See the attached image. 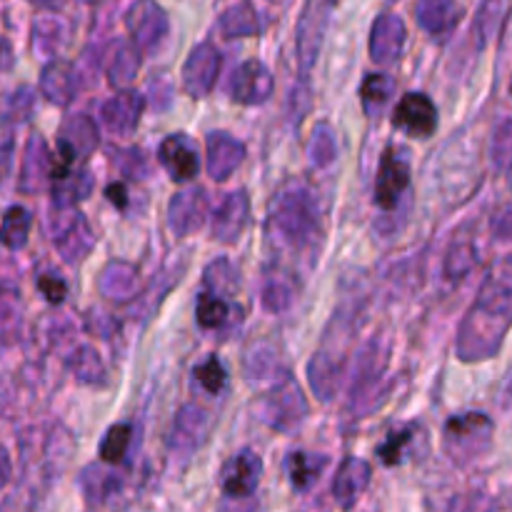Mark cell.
I'll use <instances>...</instances> for the list:
<instances>
[{
    "label": "cell",
    "mask_w": 512,
    "mask_h": 512,
    "mask_svg": "<svg viewBox=\"0 0 512 512\" xmlns=\"http://www.w3.org/2000/svg\"><path fill=\"white\" fill-rule=\"evenodd\" d=\"M512 328V255L498 260L485 275L478 298L465 313L455 338L463 363H480L500 353Z\"/></svg>",
    "instance_id": "cell-1"
},
{
    "label": "cell",
    "mask_w": 512,
    "mask_h": 512,
    "mask_svg": "<svg viewBox=\"0 0 512 512\" xmlns=\"http://www.w3.org/2000/svg\"><path fill=\"white\" fill-rule=\"evenodd\" d=\"M270 225L288 248L305 250L318 240L320 205L318 193L308 183H290L275 195Z\"/></svg>",
    "instance_id": "cell-2"
},
{
    "label": "cell",
    "mask_w": 512,
    "mask_h": 512,
    "mask_svg": "<svg viewBox=\"0 0 512 512\" xmlns=\"http://www.w3.org/2000/svg\"><path fill=\"white\" fill-rule=\"evenodd\" d=\"M495 423L485 413H463L453 415L445 423L443 448L450 460L458 465H468L485 455L493 445Z\"/></svg>",
    "instance_id": "cell-3"
},
{
    "label": "cell",
    "mask_w": 512,
    "mask_h": 512,
    "mask_svg": "<svg viewBox=\"0 0 512 512\" xmlns=\"http://www.w3.org/2000/svg\"><path fill=\"white\" fill-rule=\"evenodd\" d=\"M335 3L338 0H305V8L298 20V30H295V53H298V68L303 80L308 78L310 70L318 63Z\"/></svg>",
    "instance_id": "cell-4"
},
{
    "label": "cell",
    "mask_w": 512,
    "mask_h": 512,
    "mask_svg": "<svg viewBox=\"0 0 512 512\" xmlns=\"http://www.w3.org/2000/svg\"><path fill=\"white\" fill-rule=\"evenodd\" d=\"M100 143L98 125L88 115H70L58 130V155H55L53 178L78 168L85 158L95 153Z\"/></svg>",
    "instance_id": "cell-5"
},
{
    "label": "cell",
    "mask_w": 512,
    "mask_h": 512,
    "mask_svg": "<svg viewBox=\"0 0 512 512\" xmlns=\"http://www.w3.org/2000/svg\"><path fill=\"white\" fill-rule=\"evenodd\" d=\"M305 418H308V400H305L298 380L285 373L265 398L263 420L273 430L288 433V430L298 428Z\"/></svg>",
    "instance_id": "cell-6"
},
{
    "label": "cell",
    "mask_w": 512,
    "mask_h": 512,
    "mask_svg": "<svg viewBox=\"0 0 512 512\" xmlns=\"http://www.w3.org/2000/svg\"><path fill=\"white\" fill-rule=\"evenodd\" d=\"M53 245L68 265H78L93 253L95 233L83 213L58 210L53 220Z\"/></svg>",
    "instance_id": "cell-7"
},
{
    "label": "cell",
    "mask_w": 512,
    "mask_h": 512,
    "mask_svg": "<svg viewBox=\"0 0 512 512\" xmlns=\"http://www.w3.org/2000/svg\"><path fill=\"white\" fill-rule=\"evenodd\" d=\"M125 28H128L130 43L140 53H150L168 38L170 20L155 0H135L125 13Z\"/></svg>",
    "instance_id": "cell-8"
},
{
    "label": "cell",
    "mask_w": 512,
    "mask_h": 512,
    "mask_svg": "<svg viewBox=\"0 0 512 512\" xmlns=\"http://www.w3.org/2000/svg\"><path fill=\"white\" fill-rule=\"evenodd\" d=\"M345 363H348V350L338 348L330 338H325V345L310 358L308 363V380L313 393L323 403H330L340 388V380L345 375Z\"/></svg>",
    "instance_id": "cell-9"
},
{
    "label": "cell",
    "mask_w": 512,
    "mask_h": 512,
    "mask_svg": "<svg viewBox=\"0 0 512 512\" xmlns=\"http://www.w3.org/2000/svg\"><path fill=\"white\" fill-rule=\"evenodd\" d=\"M223 55L213 43H200L190 50L183 65V88L193 98H205L218 83Z\"/></svg>",
    "instance_id": "cell-10"
},
{
    "label": "cell",
    "mask_w": 512,
    "mask_h": 512,
    "mask_svg": "<svg viewBox=\"0 0 512 512\" xmlns=\"http://www.w3.org/2000/svg\"><path fill=\"white\" fill-rule=\"evenodd\" d=\"M275 90L273 73L260 60H245L233 70L228 83V93L240 105H260L270 100Z\"/></svg>",
    "instance_id": "cell-11"
},
{
    "label": "cell",
    "mask_w": 512,
    "mask_h": 512,
    "mask_svg": "<svg viewBox=\"0 0 512 512\" xmlns=\"http://www.w3.org/2000/svg\"><path fill=\"white\" fill-rule=\"evenodd\" d=\"M260 475H263V460L253 450H240L220 473V488L228 498H250L258 490Z\"/></svg>",
    "instance_id": "cell-12"
},
{
    "label": "cell",
    "mask_w": 512,
    "mask_h": 512,
    "mask_svg": "<svg viewBox=\"0 0 512 512\" xmlns=\"http://www.w3.org/2000/svg\"><path fill=\"white\" fill-rule=\"evenodd\" d=\"M208 195L203 188H188L180 190L170 198L168 205V225L178 238L195 233L208 220Z\"/></svg>",
    "instance_id": "cell-13"
},
{
    "label": "cell",
    "mask_w": 512,
    "mask_h": 512,
    "mask_svg": "<svg viewBox=\"0 0 512 512\" xmlns=\"http://www.w3.org/2000/svg\"><path fill=\"white\" fill-rule=\"evenodd\" d=\"M410 185V165L398 150H385L380 158L378 178H375V203L390 210L400 203L403 193Z\"/></svg>",
    "instance_id": "cell-14"
},
{
    "label": "cell",
    "mask_w": 512,
    "mask_h": 512,
    "mask_svg": "<svg viewBox=\"0 0 512 512\" xmlns=\"http://www.w3.org/2000/svg\"><path fill=\"white\" fill-rule=\"evenodd\" d=\"M405 40H408V30H405V23L400 15H378L373 23V30H370V58L378 65L398 63L400 55H403Z\"/></svg>",
    "instance_id": "cell-15"
},
{
    "label": "cell",
    "mask_w": 512,
    "mask_h": 512,
    "mask_svg": "<svg viewBox=\"0 0 512 512\" xmlns=\"http://www.w3.org/2000/svg\"><path fill=\"white\" fill-rule=\"evenodd\" d=\"M145 98L135 90H118L113 98H108L100 108V120L105 128L118 138H128L135 133L140 118H143Z\"/></svg>",
    "instance_id": "cell-16"
},
{
    "label": "cell",
    "mask_w": 512,
    "mask_h": 512,
    "mask_svg": "<svg viewBox=\"0 0 512 512\" xmlns=\"http://www.w3.org/2000/svg\"><path fill=\"white\" fill-rule=\"evenodd\" d=\"M158 160L175 183H190L200 170L198 148L185 133L168 135L158 148Z\"/></svg>",
    "instance_id": "cell-17"
},
{
    "label": "cell",
    "mask_w": 512,
    "mask_h": 512,
    "mask_svg": "<svg viewBox=\"0 0 512 512\" xmlns=\"http://www.w3.org/2000/svg\"><path fill=\"white\" fill-rule=\"evenodd\" d=\"M393 125L418 138H430L438 130V108L425 93H408L395 108Z\"/></svg>",
    "instance_id": "cell-18"
},
{
    "label": "cell",
    "mask_w": 512,
    "mask_h": 512,
    "mask_svg": "<svg viewBox=\"0 0 512 512\" xmlns=\"http://www.w3.org/2000/svg\"><path fill=\"white\" fill-rule=\"evenodd\" d=\"M53 165H55V158L53 153H50L45 138L43 135L33 133L23 150L18 188L23 190V193H38V190H43L45 183L53 180Z\"/></svg>",
    "instance_id": "cell-19"
},
{
    "label": "cell",
    "mask_w": 512,
    "mask_h": 512,
    "mask_svg": "<svg viewBox=\"0 0 512 512\" xmlns=\"http://www.w3.org/2000/svg\"><path fill=\"white\" fill-rule=\"evenodd\" d=\"M210 425H213V420H210L208 410L193 403L183 405L178 415H175L173 430H170V448L183 455L193 453V450H198L205 443Z\"/></svg>",
    "instance_id": "cell-20"
},
{
    "label": "cell",
    "mask_w": 512,
    "mask_h": 512,
    "mask_svg": "<svg viewBox=\"0 0 512 512\" xmlns=\"http://www.w3.org/2000/svg\"><path fill=\"white\" fill-rule=\"evenodd\" d=\"M205 148H208V153H205V158H208L205 160V168H208L210 178L218 180V183L228 180L245 160V145L230 133H223V130L210 133L208 140H205Z\"/></svg>",
    "instance_id": "cell-21"
},
{
    "label": "cell",
    "mask_w": 512,
    "mask_h": 512,
    "mask_svg": "<svg viewBox=\"0 0 512 512\" xmlns=\"http://www.w3.org/2000/svg\"><path fill=\"white\" fill-rule=\"evenodd\" d=\"M390 350L383 340H370L358 355V370H355L353 388H350V403L358 405V400L365 398V393L375 390V385L383 380L385 368H388Z\"/></svg>",
    "instance_id": "cell-22"
},
{
    "label": "cell",
    "mask_w": 512,
    "mask_h": 512,
    "mask_svg": "<svg viewBox=\"0 0 512 512\" xmlns=\"http://www.w3.org/2000/svg\"><path fill=\"white\" fill-rule=\"evenodd\" d=\"M370 478H373V468H370L368 460L348 455V458L340 463L338 473H335V480H333L335 503H338L343 510L353 508V505L360 500V495L368 490Z\"/></svg>",
    "instance_id": "cell-23"
},
{
    "label": "cell",
    "mask_w": 512,
    "mask_h": 512,
    "mask_svg": "<svg viewBox=\"0 0 512 512\" xmlns=\"http://www.w3.org/2000/svg\"><path fill=\"white\" fill-rule=\"evenodd\" d=\"M78 90L80 75L78 70H75V65L68 63V60H50L43 68V73H40V93H43V98L48 100V103L65 108V105L73 103Z\"/></svg>",
    "instance_id": "cell-24"
},
{
    "label": "cell",
    "mask_w": 512,
    "mask_h": 512,
    "mask_svg": "<svg viewBox=\"0 0 512 512\" xmlns=\"http://www.w3.org/2000/svg\"><path fill=\"white\" fill-rule=\"evenodd\" d=\"M250 223L248 190H235L218 208L213 220V238L220 243H235Z\"/></svg>",
    "instance_id": "cell-25"
},
{
    "label": "cell",
    "mask_w": 512,
    "mask_h": 512,
    "mask_svg": "<svg viewBox=\"0 0 512 512\" xmlns=\"http://www.w3.org/2000/svg\"><path fill=\"white\" fill-rule=\"evenodd\" d=\"M98 290L115 303H130L140 295V270L128 260H113L100 273Z\"/></svg>",
    "instance_id": "cell-26"
},
{
    "label": "cell",
    "mask_w": 512,
    "mask_h": 512,
    "mask_svg": "<svg viewBox=\"0 0 512 512\" xmlns=\"http://www.w3.org/2000/svg\"><path fill=\"white\" fill-rule=\"evenodd\" d=\"M460 18H463V8L458 0H418L415 5V20L433 38H448L458 28Z\"/></svg>",
    "instance_id": "cell-27"
},
{
    "label": "cell",
    "mask_w": 512,
    "mask_h": 512,
    "mask_svg": "<svg viewBox=\"0 0 512 512\" xmlns=\"http://www.w3.org/2000/svg\"><path fill=\"white\" fill-rule=\"evenodd\" d=\"M300 293L298 278H295L290 270L285 268H273L263 280V288H260V303L268 313H288L295 305Z\"/></svg>",
    "instance_id": "cell-28"
},
{
    "label": "cell",
    "mask_w": 512,
    "mask_h": 512,
    "mask_svg": "<svg viewBox=\"0 0 512 512\" xmlns=\"http://www.w3.org/2000/svg\"><path fill=\"white\" fill-rule=\"evenodd\" d=\"M510 15V0H478V10L473 18L475 48L483 50L493 43L503 30Z\"/></svg>",
    "instance_id": "cell-29"
},
{
    "label": "cell",
    "mask_w": 512,
    "mask_h": 512,
    "mask_svg": "<svg viewBox=\"0 0 512 512\" xmlns=\"http://www.w3.org/2000/svg\"><path fill=\"white\" fill-rule=\"evenodd\" d=\"M53 185V205L58 210H75L80 200L93 193V175L85 168H73L50 180Z\"/></svg>",
    "instance_id": "cell-30"
},
{
    "label": "cell",
    "mask_w": 512,
    "mask_h": 512,
    "mask_svg": "<svg viewBox=\"0 0 512 512\" xmlns=\"http://www.w3.org/2000/svg\"><path fill=\"white\" fill-rule=\"evenodd\" d=\"M140 63H143V53L133 43H120L108 63V83L113 88L128 90V85L138 78Z\"/></svg>",
    "instance_id": "cell-31"
},
{
    "label": "cell",
    "mask_w": 512,
    "mask_h": 512,
    "mask_svg": "<svg viewBox=\"0 0 512 512\" xmlns=\"http://www.w3.org/2000/svg\"><path fill=\"white\" fill-rule=\"evenodd\" d=\"M68 370L75 375V380L85 385H105L108 370H105L103 358L90 345H78L68 358Z\"/></svg>",
    "instance_id": "cell-32"
},
{
    "label": "cell",
    "mask_w": 512,
    "mask_h": 512,
    "mask_svg": "<svg viewBox=\"0 0 512 512\" xmlns=\"http://www.w3.org/2000/svg\"><path fill=\"white\" fill-rule=\"evenodd\" d=\"M30 225H33V215L25 210L23 205H10L0 223V243L8 250H23L28 245Z\"/></svg>",
    "instance_id": "cell-33"
},
{
    "label": "cell",
    "mask_w": 512,
    "mask_h": 512,
    "mask_svg": "<svg viewBox=\"0 0 512 512\" xmlns=\"http://www.w3.org/2000/svg\"><path fill=\"white\" fill-rule=\"evenodd\" d=\"M218 28L225 38H248V35L260 33V18L253 5L240 3L225 10L218 20Z\"/></svg>",
    "instance_id": "cell-34"
},
{
    "label": "cell",
    "mask_w": 512,
    "mask_h": 512,
    "mask_svg": "<svg viewBox=\"0 0 512 512\" xmlns=\"http://www.w3.org/2000/svg\"><path fill=\"white\" fill-rule=\"evenodd\" d=\"M325 465H328V458H325V455H310V453H303V450L290 453L288 473H290V483H293V488L308 490L310 485L320 478Z\"/></svg>",
    "instance_id": "cell-35"
},
{
    "label": "cell",
    "mask_w": 512,
    "mask_h": 512,
    "mask_svg": "<svg viewBox=\"0 0 512 512\" xmlns=\"http://www.w3.org/2000/svg\"><path fill=\"white\" fill-rule=\"evenodd\" d=\"M395 95V80L388 73H373L360 85V100L368 115L380 113Z\"/></svg>",
    "instance_id": "cell-36"
},
{
    "label": "cell",
    "mask_w": 512,
    "mask_h": 512,
    "mask_svg": "<svg viewBox=\"0 0 512 512\" xmlns=\"http://www.w3.org/2000/svg\"><path fill=\"white\" fill-rule=\"evenodd\" d=\"M308 158L315 168H328L338 158V135L333 125L318 123L313 130V138L308 143Z\"/></svg>",
    "instance_id": "cell-37"
},
{
    "label": "cell",
    "mask_w": 512,
    "mask_h": 512,
    "mask_svg": "<svg viewBox=\"0 0 512 512\" xmlns=\"http://www.w3.org/2000/svg\"><path fill=\"white\" fill-rule=\"evenodd\" d=\"M478 265V250L470 240H455L450 245L448 255H445V275L448 280H463L465 275H470Z\"/></svg>",
    "instance_id": "cell-38"
},
{
    "label": "cell",
    "mask_w": 512,
    "mask_h": 512,
    "mask_svg": "<svg viewBox=\"0 0 512 512\" xmlns=\"http://www.w3.org/2000/svg\"><path fill=\"white\" fill-rule=\"evenodd\" d=\"M228 303H225L223 295L213 293V290H205L198 295V305H195V318L198 325L205 330H215L228 320Z\"/></svg>",
    "instance_id": "cell-39"
},
{
    "label": "cell",
    "mask_w": 512,
    "mask_h": 512,
    "mask_svg": "<svg viewBox=\"0 0 512 512\" xmlns=\"http://www.w3.org/2000/svg\"><path fill=\"white\" fill-rule=\"evenodd\" d=\"M490 160L498 173L512 170V115L495 125L493 138H490Z\"/></svg>",
    "instance_id": "cell-40"
},
{
    "label": "cell",
    "mask_w": 512,
    "mask_h": 512,
    "mask_svg": "<svg viewBox=\"0 0 512 512\" xmlns=\"http://www.w3.org/2000/svg\"><path fill=\"white\" fill-rule=\"evenodd\" d=\"M65 40V25L55 18H40L33 25V48L40 55H55Z\"/></svg>",
    "instance_id": "cell-41"
},
{
    "label": "cell",
    "mask_w": 512,
    "mask_h": 512,
    "mask_svg": "<svg viewBox=\"0 0 512 512\" xmlns=\"http://www.w3.org/2000/svg\"><path fill=\"white\" fill-rule=\"evenodd\" d=\"M130 438H133L130 425H113V428L108 430V435L103 438V443H100V458H103V463H123L130 448Z\"/></svg>",
    "instance_id": "cell-42"
},
{
    "label": "cell",
    "mask_w": 512,
    "mask_h": 512,
    "mask_svg": "<svg viewBox=\"0 0 512 512\" xmlns=\"http://www.w3.org/2000/svg\"><path fill=\"white\" fill-rule=\"evenodd\" d=\"M415 433H418V425H408V428L390 433V438L385 440V443L380 445V450H378V458L383 460V465H388V468L398 465L400 460H403L405 448L413 443Z\"/></svg>",
    "instance_id": "cell-43"
},
{
    "label": "cell",
    "mask_w": 512,
    "mask_h": 512,
    "mask_svg": "<svg viewBox=\"0 0 512 512\" xmlns=\"http://www.w3.org/2000/svg\"><path fill=\"white\" fill-rule=\"evenodd\" d=\"M35 108V90L28 85H20L18 90L8 95L3 108L5 123H20V120H28L30 113Z\"/></svg>",
    "instance_id": "cell-44"
},
{
    "label": "cell",
    "mask_w": 512,
    "mask_h": 512,
    "mask_svg": "<svg viewBox=\"0 0 512 512\" xmlns=\"http://www.w3.org/2000/svg\"><path fill=\"white\" fill-rule=\"evenodd\" d=\"M448 512H498V505L485 490H468L450 500Z\"/></svg>",
    "instance_id": "cell-45"
},
{
    "label": "cell",
    "mask_w": 512,
    "mask_h": 512,
    "mask_svg": "<svg viewBox=\"0 0 512 512\" xmlns=\"http://www.w3.org/2000/svg\"><path fill=\"white\" fill-rule=\"evenodd\" d=\"M205 285H208L213 293L223 295V290L238 288V273H235V268L228 260H215V263L208 265V270H205Z\"/></svg>",
    "instance_id": "cell-46"
},
{
    "label": "cell",
    "mask_w": 512,
    "mask_h": 512,
    "mask_svg": "<svg viewBox=\"0 0 512 512\" xmlns=\"http://www.w3.org/2000/svg\"><path fill=\"white\" fill-rule=\"evenodd\" d=\"M195 380H198L200 385H203L205 393L210 395H218L220 390L225 388V380H228V373H225L223 363H220L218 358H208L203 365H198L195 368Z\"/></svg>",
    "instance_id": "cell-47"
},
{
    "label": "cell",
    "mask_w": 512,
    "mask_h": 512,
    "mask_svg": "<svg viewBox=\"0 0 512 512\" xmlns=\"http://www.w3.org/2000/svg\"><path fill=\"white\" fill-rule=\"evenodd\" d=\"M113 475L105 473V470H98V468H88L83 473V490L85 495H88L90 503H95V500H103L105 495H108V488L105 485H113Z\"/></svg>",
    "instance_id": "cell-48"
},
{
    "label": "cell",
    "mask_w": 512,
    "mask_h": 512,
    "mask_svg": "<svg viewBox=\"0 0 512 512\" xmlns=\"http://www.w3.org/2000/svg\"><path fill=\"white\" fill-rule=\"evenodd\" d=\"M13 150H15V138H13V128L5 123H0V183L8 175L10 170V160H13Z\"/></svg>",
    "instance_id": "cell-49"
},
{
    "label": "cell",
    "mask_w": 512,
    "mask_h": 512,
    "mask_svg": "<svg viewBox=\"0 0 512 512\" xmlns=\"http://www.w3.org/2000/svg\"><path fill=\"white\" fill-rule=\"evenodd\" d=\"M38 288H40V293L45 295V300L53 305L63 303L65 293H68V288H65V283L58 278V275H40Z\"/></svg>",
    "instance_id": "cell-50"
},
{
    "label": "cell",
    "mask_w": 512,
    "mask_h": 512,
    "mask_svg": "<svg viewBox=\"0 0 512 512\" xmlns=\"http://www.w3.org/2000/svg\"><path fill=\"white\" fill-rule=\"evenodd\" d=\"M18 315H20L18 293L10 288H5V285H0V325L13 323Z\"/></svg>",
    "instance_id": "cell-51"
},
{
    "label": "cell",
    "mask_w": 512,
    "mask_h": 512,
    "mask_svg": "<svg viewBox=\"0 0 512 512\" xmlns=\"http://www.w3.org/2000/svg\"><path fill=\"white\" fill-rule=\"evenodd\" d=\"M490 230H493L495 240H503V243H512V205L510 208L500 210L498 215L490 223Z\"/></svg>",
    "instance_id": "cell-52"
},
{
    "label": "cell",
    "mask_w": 512,
    "mask_h": 512,
    "mask_svg": "<svg viewBox=\"0 0 512 512\" xmlns=\"http://www.w3.org/2000/svg\"><path fill=\"white\" fill-rule=\"evenodd\" d=\"M125 160H120V168H123L125 175H133V178H140L145 173V160L140 150H128L123 153Z\"/></svg>",
    "instance_id": "cell-53"
},
{
    "label": "cell",
    "mask_w": 512,
    "mask_h": 512,
    "mask_svg": "<svg viewBox=\"0 0 512 512\" xmlns=\"http://www.w3.org/2000/svg\"><path fill=\"white\" fill-rule=\"evenodd\" d=\"M10 475H13V463H10V453L3 443H0V490L10 483Z\"/></svg>",
    "instance_id": "cell-54"
},
{
    "label": "cell",
    "mask_w": 512,
    "mask_h": 512,
    "mask_svg": "<svg viewBox=\"0 0 512 512\" xmlns=\"http://www.w3.org/2000/svg\"><path fill=\"white\" fill-rule=\"evenodd\" d=\"M105 195H108L110 203H113L115 208L123 210L125 205H128V190H125L123 183H113L108 190H105Z\"/></svg>",
    "instance_id": "cell-55"
},
{
    "label": "cell",
    "mask_w": 512,
    "mask_h": 512,
    "mask_svg": "<svg viewBox=\"0 0 512 512\" xmlns=\"http://www.w3.org/2000/svg\"><path fill=\"white\" fill-rule=\"evenodd\" d=\"M13 65H15L13 45H10L5 38H0V73H8Z\"/></svg>",
    "instance_id": "cell-56"
},
{
    "label": "cell",
    "mask_w": 512,
    "mask_h": 512,
    "mask_svg": "<svg viewBox=\"0 0 512 512\" xmlns=\"http://www.w3.org/2000/svg\"><path fill=\"white\" fill-rule=\"evenodd\" d=\"M28 3L38 5V8H43V10H60L65 3H68V0H28Z\"/></svg>",
    "instance_id": "cell-57"
},
{
    "label": "cell",
    "mask_w": 512,
    "mask_h": 512,
    "mask_svg": "<svg viewBox=\"0 0 512 512\" xmlns=\"http://www.w3.org/2000/svg\"><path fill=\"white\" fill-rule=\"evenodd\" d=\"M503 403L512 408V373L508 375V380H505V385H503Z\"/></svg>",
    "instance_id": "cell-58"
},
{
    "label": "cell",
    "mask_w": 512,
    "mask_h": 512,
    "mask_svg": "<svg viewBox=\"0 0 512 512\" xmlns=\"http://www.w3.org/2000/svg\"><path fill=\"white\" fill-rule=\"evenodd\" d=\"M88 3H95V0H88Z\"/></svg>",
    "instance_id": "cell-59"
},
{
    "label": "cell",
    "mask_w": 512,
    "mask_h": 512,
    "mask_svg": "<svg viewBox=\"0 0 512 512\" xmlns=\"http://www.w3.org/2000/svg\"><path fill=\"white\" fill-rule=\"evenodd\" d=\"M510 93H512V83H510Z\"/></svg>",
    "instance_id": "cell-60"
}]
</instances>
